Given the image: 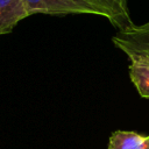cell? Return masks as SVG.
<instances>
[{"instance_id":"1","label":"cell","mask_w":149,"mask_h":149,"mask_svg":"<svg viewBox=\"0 0 149 149\" xmlns=\"http://www.w3.org/2000/svg\"><path fill=\"white\" fill-rule=\"evenodd\" d=\"M28 15L31 14H93L102 16L88 0H21Z\"/></svg>"},{"instance_id":"2","label":"cell","mask_w":149,"mask_h":149,"mask_svg":"<svg viewBox=\"0 0 149 149\" xmlns=\"http://www.w3.org/2000/svg\"><path fill=\"white\" fill-rule=\"evenodd\" d=\"M114 45L130 56H148L149 57V21L141 26L132 24L119 30L113 37Z\"/></svg>"},{"instance_id":"3","label":"cell","mask_w":149,"mask_h":149,"mask_svg":"<svg viewBox=\"0 0 149 149\" xmlns=\"http://www.w3.org/2000/svg\"><path fill=\"white\" fill-rule=\"evenodd\" d=\"M97 7L101 15L106 17L119 30L125 29L133 24L130 19L127 0H88Z\"/></svg>"},{"instance_id":"4","label":"cell","mask_w":149,"mask_h":149,"mask_svg":"<svg viewBox=\"0 0 149 149\" xmlns=\"http://www.w3.org/2000/svg\"><path fill=\"white\" fill-rule=\"evenodd\" d=\"M129 77L141 97L149 99V57L130 56Z\"/></svg>"},{"instance_id":"5","label":"cell","mask_w":149,"mask_h":149,"mask_svg":"<svg viewBox=\"0 0 149 149\" xmlns=\"http://www.w3.org/2000/svg\"><path fill=\"white\" fill-rule=\"evenodd\" d=\"M27 16L29 15L21 0H0V35L9 33Z\"/></svg>"},{"instance_id":"6","label":"cell","mask_w":149,"mask_h":149,"mask_svg":"<svg viewBox=\"0 0 149 149\" xmlns=\"http://www.w3.org/2000/svg\"><path fill=\"white\" fill-rule=\"evenodd\" d=\"M107 149H149V135L133 130H115L109 136Z\"/></svg>"}]
</instances>
